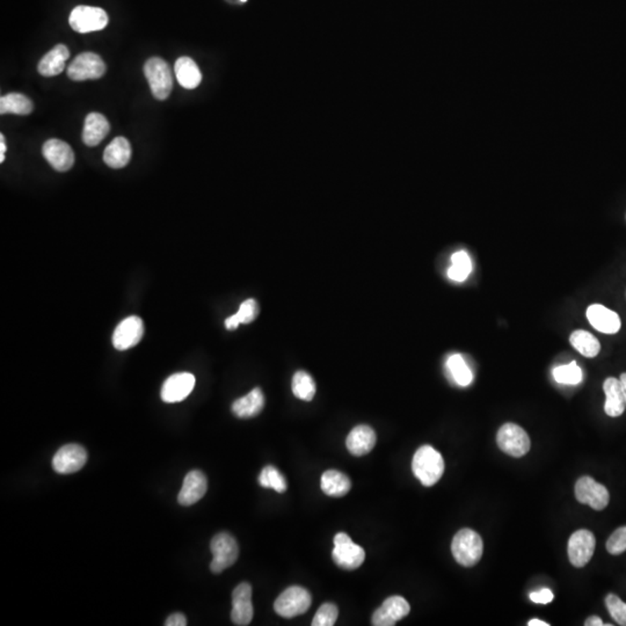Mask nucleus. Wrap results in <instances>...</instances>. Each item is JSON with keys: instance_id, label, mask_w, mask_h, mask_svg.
I'll return each instance as SVG.
<instances>
[{"instance_id": "37", "label": "nucleus", "mask_w": 626, "mask_h": 626, "mask_svg": "<svg viewBox=\"0 0 626 626\" xmlns=\"http://www.w3.org/2000/svg\"><path fill=\"white\" fill-rule=\"evenodd\" d=\"M606 550L613 556H618L626 551V526L613 531L606 542Z\"/></svg>"}, {"instance_id": "26", "label": "nucleus", "mask_w": 626, "mask_h": 626, "mask_svg": "<svg viewBox=\"0 0 626 626\" xmlns=\"http://www.w3.org/2000/svg\"><path fill=\"white\" fill-rule=\"evenodd\" d=\"M174 70L176 79L180 85L187 90H194L202 81V74L197 64L189 57H180L179 60H176Z\"/></svg>"}, {"instance_id": "29", "label": "nucleus", "mask_w": 626, "mask_h": 626, "mask_svg": "<svg viewBox=\"0 0 626 626\" xmlns=\"http://www.w3.org/2000/svg\"><path fill=\"white\" fill-rule=\"evenodd\" d=\"M570 342L580 354L586 358H595L601 351L600 341L597 340L596 337L583 330L574 331L570 334Z\"/></svg>"}, {"instance_id": "36", "label": "nucleus", "mask_w": 626, "mask_h": 626, "mask_svg": "<svg viewBox=\"0 0 626 626\" xmlns=\"http://www.w3.org/2000/svg\"><path fill=\"white\" fill-rule=\"evenodd\" d=\"M606 606L613 620L618 625L626 626V603L615 594H609L606 597Z\"/></svg>"}, {"instance_id": "34", "label": "nucleus", "mask_w": 626, "mask_h": 626, "mask_svg": "<svg viewBox=\"0 0 626 626\" xmlns=\"http://www.w3.org/2000/svg\"><path fill=\"white\" fill-rule=\"evenodd\" d=\"M554 377L560 384H579L582 381V370L577 365V362H570V365L554 368Z\"/></svg>"}, {"instance_id": "25", "label": "nucleus", "mask_w": 626, "mask_h": 626, "mask_svg": "<svg viewBox=\"0 0 626 626\" xmlns=\"http://www.w3.org/2000/svg\"><path fill=\"white\" fill-rule=\"evenodd\" d=\"M70 51L67 46L57 44L50 50L39 63V72L44 77H53L63 72L65 62L69 60Z\"/></svg>"}, {"instance_id": "13", "label": "nucleus", "mask_w": 626, "mask_h": 626, "mask_svg": "<svg viewBox=\"0 0 626 626\" xmlns=\"http://www.w3.org/2000/svg\"><path fill=\"white\" fill-rule=\"evenodd\" d=\"M253 615L252 587L247 582L240 583L232 593V622L235 625H249L252 622Z\"/></svg>"}, {"instance_id": "45", "label": "nucleus", "mask_w": 626, "mask_h": 626, "mask_svg": "<svg viewBox=\"0 0 626 626\" xmlns=\"http://www.w3.org/2000/svg\"><path fill=\"white\" fill-rule=\"evenodd\" d=\"M620 384H622V386H623V391H624V394H625V399H626V372H624V374H620Z\"/></svg>"}, {"instance_id": "3", "label": "nucleus", "mask_w": 626, "mask_h": 626, "mask_svg": "<svg viewBox=\"0 0 626 626\" xmlns=\"http://www.w3.org/2000/svg\"><path fill=\"white\" fill-rule=\"evenodd\" d=\"M144 73L150 89L157 100H166L172 92V72L169 64L158 57L150 58L144 65Z\"/></svg>"}, {"instance_id": "15", "label": "nucleus", "mask_w": 626, "mask_h": 626, "mask_svg": "<svg viewBox=\"0 0 626 626\" xmlns=\"http://www.w3.org/2000/svg\"><path fill=\"white\" fill-rule=\"evenodd\" d=\"M411 611V606L404 597L391 596L386 599L374 611L372 616V625L393 626L398 620H403Z\"/></svg>"}, {"instance_id": "31", "label": "nucleus", "mask_w": 626, "mask_h": 626, "mask_svg": "<svg viewBox=\"0 0 626 626\" xmlns=\"http://www.w3.org/2000/svg\"><path fill=\"white\" fill-rule=\"evenodd\" d=\"M258 303L254 299H247L242 301L238 312L231 315L226 320V327L228 330H235L240 324H249L258 317Z\"/></svg>"}, {"instance_id": "1", "label": "nucleus", "mask_w": 626, "mask_h": 626, "mask_svg": "<svg viewBox=\"0 0 626 626\" xmlns=\"http://www.w3.org/2000/svg\"><path fill=\"white\" fill-rule=\"evenodd\" d=\"M412 470L421 484L426 487L433 486L443 476V457L431 445H422L415 452Z\"/></svg>"}, {"instance_id": "27", "label": "nucleus", "mask_w": 626, "mask_h": 626, "mask_svg": "<svg viewBox=\"0 0 626 626\" xmlns=\"http://www.w3.org/2000/svg\"><path fill=\"white\" fill-rule=\"evenodd\" d=\"M322 492L330 497H344L351 490V479L340 471L328 470L324 472L320 479Z\"/></svg>"}, {"instance_id": "19", "label": "nucleus", "mask_w": 626, "mask_h": 626, "mask_svg": "<svg viewBox=\"0 0 626 626\" xmlns=\"http://www.w3.org/2000/svg\"><path fill=\"white\" fill-rule=\"evenodd\" d=\"M587 318L595 330L604 334H616L622 326L620 315L601 304L590 305L587 308Z\"/></svg>"}, {"instance_id": "32", "label": "nucleus", "mask_w": 626, "mask_h": 626, "mask_svg": "<svg viewBox=\"0 0 626 626\" xmlns=\"http://www.w3.org/2000/svg\"><path fill=\"white\" fill-rule=\"evenodd\" d=\"M292 393L301 400L311 401L315 394V383L306 371H297L292 377Z\"/></svg>"}, {"instance_id": "2", "label": "nucleus", "mask_w": 626, "mask_h": 626, "mask_svg": "<svg viewBox=\"0 0 626 626\" xmlns=\"http://www.w3.org/2000/svg\"><path fill=\"white\" fill-rule=\"evenodd\" d=\"M451 552L459 565L472 567L481 559L484 543L479 533L472 529H462L452 540Z\"/></svg>"}, {"instance_id": "8", "label": "nucleus", "mask_w": 626, "mask_h": 626, "mask_svg": "<svg viewBox=\"0 0 626 626\" xmlns=\"http://www.w3.org/2000/svg\"><path fill=\"white\" fill-rule=\"evenodd\" d=\"M108 15L103 8L84 5L77 6L69 18L70 26L80 34L103 30L108 25Z\"/></svg>"}, {"instance_id": "40", "label": "nucleus", "mask_w": 626, "mask_h": 626, "mask_svg": "<svg viewBox=\"0 0 626 626\" xmlns=\"http://www.w3.org/2000/svg\"><path fill=\"white\" fill-rule=\"evenodd\" d=\"M470 273H467V270H464V269L458 268L456 266H451L449 270H448V276L451 278V280H454L456 282H463L467 280V276H469Z\"/></svg>"}, {"instance_id": "7", "label": "nucleus", "mask_w": 626, "mask_h": 626, "mask_svg": "<svg viewBox=\"0 0 626 626\" xmlns=\"http://www.w3.org/2000/svg\"><path fill=\"white\" fill-rule=\"evenodd\" d=\"M334 563L344 570H356L365 563V552L355 544L347 533H339L334 537V549L332 552Z\"/></svg>"}, {"instance_id": "20", "label": "nucleus", "mask_w": 626, "mask_h": 626, "mask_svg": "<svg viewBox=\"0 0 626 626\" xmlns=\"http://www.w3.org/2000/svg\"><path fill=\"white\" fill-rule=\"evenodd\" d=\"M376 441H377V436H376L374 429L365 424H361V426H356L348 434L346 445L351 455L363 456V455L369 454L374 449Z\"/></svg>"}, {"instance_id": "35", "label": "nucleus", "mask_w": 626, "mask_h": 626, "mask_svg": "<svg viewBox=\"0 0 626 626\" xmlns=\"http://www.w3.org/2000/svg\"><path fill=\"white\" fill-rule=\"evenodd\" d=\"M338 606L333 603H325L315 613L312 626H333L338 620Z\"/></svg>"}, {"instance_id": "21", "label": "nucleus", "mask_w": 626, "mask_h": 626, "mask_svg": "<svg viewBox=\"0 0 626 626\" xmlns=\"http://www.w3.org/2000/svg\"><path fill=\"white\" fill-rule=\"evenodd\" d=\"M603 390L606 398L604 404L606 415L611 417H620L625 411L626 399L620 379L615 377L606 378L603 384Z\"/></svg>"}, {"instance_id": "30", "label": "nucleus", "mask_w": 626, "mask_h": 626, "mask_svg": "<svg viewBox=\"0 0 626 626\" xmlns=\"http://www.w3.org/2000/svg\"><path fill=\"white\" fill-rule=\"evenodd\" d=\"M447 368L452 379L461 386H467L474 381V374L467 367V362L464 361L462 355H451L450 358H448Z\"/></svg>"}, {"instance_id": "6", "label": "nucleus", "mask_w": 626, "mask_h": 626, "mask_svg": "<svg viewBox=\"0 0 626 626\" xmlns=\"http://www.w3.org/2000/svg\"><path fill=\"white\" fill-rule=\"evenodd\" d=\"M497 447L504 454L513 457H522L530 450V438L519 424H504L497 435Z\"/></svg>"}, {"instance_id": "23", "label": "nucleus", "mask_w": 626, "mask_h": 626, "mask_svg": "<svg viewBox=\"0 0 626 626\" xmlns=\"http://www.w3.org/2000/svg\"><path fill=\"white\" fill-rule=\"evenodd\" d=\"M110 129V123L103 114H89L84 124L83 142L87 146L99 145L106 138Z\"/></svg>"}, {"instance_id": "12", "label": "nucleus", "mask_w": 626, "mask_h": 626, "mask_svg": "<svg viewBox=\"0 0 626 626\" xmlns=\"http://www.w3.org/2000/svg\"><path fill=\"white\" fill-rule=\"evenodd\" d=\"M87 462V451L79 444H67L57 451L53 459V470L57 474H74L81 470Z\"/></svg>"}, {"instance_id": "24", "label": "nucleus", "mask_w": 626, "mask_h": 626, "mask_svg": "<svg viewBox=\"0 0 626 626\" xmlns=\"http://www.w3.org/2000/svg\"><path fill=\"white\" fill-rule=\"evenodd\" d=\"M131 158V145L124 137H116L103 153V162L112 169H122L128 165Z\"/></svg>"}, {"instance_id": "18", "label": "nucleus", "mask_w": 626, "mask_h": 626, "mask_svg": "<svg viewBox=\"0 0 626 626\" xmlns=\"http://www.w3.org/2000/svg\"><path fill=\"white\" fill-rule=\"evenodd\" d=\"M208 490V481L203 472L199 470L190 471L185 476L183 488L178 495V502L181 506H192L201 500Z\"/></svg>"}, {"instance_id": "44", "label": "nucleus", "mask_w": 626, "mask_h": 626, "mask_svg": "<svg viewBox=\"0 0 626 626\" xmlns=\"http://www.w3.org/2000/svg\"><path fill=\"white\" fill-rule=\"evenodd\" d=\"M529 626H549L550 624L547 623V622H543V620H531L529 623H528Z\"/></svg>"}, {"instance_id": "28", "label": "nucleus", "mask_w": 626, "mask_h": 626, "mask_svg": "<svg viewBox=\"0 0 626 626\" xmlns=\"http://www.w3.org/2000/svg\"><path fill=\"white\" fill-rule=\"evenodd\" d=\"M33 103L20 93H10L0 99V113L28 115L33 112Z\"/></svg>"}, {"instance_id": "16", "label": "nucleus", "mask_w": 626, "mask_h": 626, "mask_svg": "<svg viewBox=\"0 0 626 626\" xmlns=\"http://www.w3.org/2000/svg\"><path fill=\"white\" fill-rule=\"evenodd\" d=\"M195 386V377L189 372H180L172 374L162 384V399L165 403L173 404L185 400L192 393Z\"/></svg>"}, {"instance_id": "22", "label": "nucleus", "mask_w": 626, "mask_h": 626, "mask_svg": "<svg viewBox=\"0 0 626 626\" xmlns=\"http://www.w3.org/2000/svg\"><path fill=\"white\" fill-rule=\"evenodd\" d=\"M265 407V396L261 389L255 388L249 394L239 398L232 404V412L240 419L254 417Z\"/></svg>"}, {"instance_id": "14", "label": "nucleus", "mask_w": 626, "mask_h": 626, "mask_svg": "<svg viewBox=\"0 0 626 626\" xmlns=\"http://www.w3.org/2000/svg\"><path fill=\"white\" fill-rule=\"evenodd\" d=\"M144 335V324L137 315L119 322L113 334V346L117 351H126L138 345Z\"/></svg>"}, {"instance_id": "11", "label": "nucleus", "mask_w": 626, "mask_h": 626, "mask_svg": "<svg viewBox=\"0 0 626 626\" xmlns=\"http://www.w3.org/2000/svg\"><path fill=\"white\" fill-rule=\"evenodd\" d=\"M575 497L580 504H588L595 510H603L610 500L609 492L593 478L582 477L575 484Z\"/></svg>"}, {"instance_id": "43", "label": "nucleus", "mask_w": 626, "mask_h": 626, "mask_svg": "<svg viewBox=\"0 0 626 626\" xmlns=\"http://www.w3.org/2000/svg\"><path fill=\"white\" fill-rule=\"evenodd\" d=\"M5 152H6V142H5V136L3 133L0 135V162L5 160Z\"/></svg>"}, {"instance_id": "10", "label": "nucleus", "mask_w": 626, "mask_h": 626, "mask_svg": "<svg viewBox=\"0 0 626 626\" xmlns=\"http://www.w3.org/2000/svg\"><path fill=\"white\" fill-rule=\"evenodd\" d=\"M596 547L593 533L586 529L575 531L568 540V558L574 567L586 566L589 563Z\"/></svg>"}, {"instance_id": "42", "label": "nucleus", "mask_w": 626, "mask_h": 626, "mask_svg": "<svg viewBox=\"0 0 626 626\" xmlns=\"http://www.w3.org/2000/svg\"><path fill=\"white\" fill-rule=\"evenodd\" d=\"M585 625L586 626H603L602 620H601L600 617L597 616H592L589 618H587L586 622H585Z\"/></svg>"}, {"instance_id": "17", "label": "nucleus", "mask_w": 626, "mask_h": 626, "mask_svg": "<svg viewBox=\"0 0 626 626\" xmlns=\"http://www.w3.org/2000/svg\"><path fill=\"white\" fill-rule=\"evenodd\" d=\"M44 158L58 172H67L74 164V153L69 144L60 139H49L42 149Z\"/></svg>"}, {"instance_id": "41", "label": "nucleus", "mask_w": 626, "mask_h": 626, "mask_svg": "<svg viewBox=\"0 0 626 626\" xmlns=\"http://www.w3.org/2000/svg\"><path fill=\"white\" fill-rule=\"evenodd\" d=\"M166 626H185L187 625V620L183 613H173L166 620Z\"/></svg>"}, {"instance_id": "4", "label": "nucleus", "mask_w": 626, "mask_h": 626, "mask_svg": "<svg viewBox=\"0 0 626 626\" xmlns=\"http://www.w3.org/2000/svg\"><path fill=\"white\" fill-rule=\"evenodd\" d=\"M210 550L214 556L210 563L212 573H222L223 570L231 567L238 559V544L235 537L228 533L216 535L210 544Z\"/></svg>"}, {"instance_id": "5", "label": "nucleus", "mask_w": 626, "mask_h": 626, "mask_svg": "<svg viewBox=\"0 0 626 626\" xmlns=\"http://www.w3.org/2000/svg\"><path fill=\"white\" fill-rule=\"evenodd\" d=\"M311 594L299 586L289 587L278 597L274 603V610L285 618H294L306 613L311 606Z\"/></svg>"}, {"instance_id": "9", "label": "nucleus", "mask_w": 626, "mask_h": 626, "mask_svg": "<svg viewBox=\"0 0 626 626\" xmlns=\"http://www.w3.org/2000/svg\"><path fill=\"white\" fill-rule=\"evenodd\" d=\"M106 72L103 58L93 53H80L67 67V76L74 81L99 79Z\"/></svg>"}, {"instance_id": "46", "label": "nucleus", "mask_w": 626, "mask_h": 626, "mask_svg": "<svg viewBox=\"0 0 626 626\" xmlns=\"http://www.w3.org/2000/svg\"><path fill=\"white\" fill-rule=\"evenodd\" d=\"M242 1H246V0H242Z\"/></svg>"}, {"instance_id": "38", "label": "nucleus", "mask_w": 626, "mask_h": 626, "mask_svg": "<svg viewBox=\"0 0 626 626\" xmlns=\"http://www.w3.org/2000/svg\"><path fill=\"white\" fill-rule=\"evenodd\" d=\"M451 261H452V266L464 269L467 273H471V270H472V262H471L470 256L464 251L455 253L452 255V258H451Z\"/></svg>"}, {"instance_id": "33", "label": "nucleus", "mask_w": 626, "mask_h": 626, "mask_svg": "<svg viewBox=\"0 0 626 626\" xmlns=\"http://www.w3.org/2000/svg\"><path fill=\"white\" fill-rule=\"evenodd\" d=\"M259 484L265 488H272L278 493H283L287 490V481L281 472L276 467L268 465L263 467L259 476Z\"/></svg>"}, {"instance_id": "39", "label": "nucleus", "mask_w": 626, "mask_h": 626, "mask_svg": "<svg viewBox=\"0 0 626 626\" xmlns=\"http://www.w3.org/2000/svg\"><path fill=\"white\" fill-rule=\"evenodd\" d=\"M530 600L535 603H540V604H547V603L552 602V600H554V594H552L550 589L545 588V589L540 590L537 593H531Z\"/></svg>"}]
</instances>
